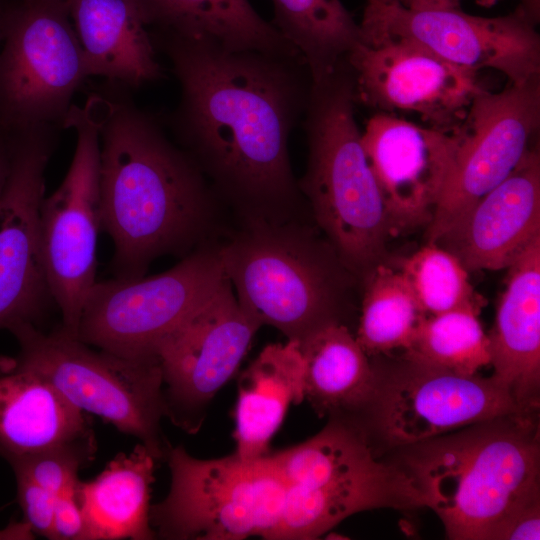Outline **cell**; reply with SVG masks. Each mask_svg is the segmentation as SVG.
I'll return each mask as SVG.
<instances>
[{"mask_svg": "<svg viewBox=\"0 0 540 540\" xmlns=\"http://www.w3.org/2000/svg\"><path fill=\"white\" fill-rule=\"evenodd\" d=\"M270 455L286 489L279 540L316 539L362 511L425 506L408 473L378 461L349 419L332 417L313 437Z\"/></svg>", "mask_w": 540, "mask_h": 540, "instance_id": "obj_6", "label": "cell"}, {"mask_svg": "<svg viewBox=\"0 0 540 540\" xmlns=\"http://www.w3.org/2000/svg\"><path fill=\"white\" fill-rule=\"evenodd\" d=\"M400 3L409 9L427 10V9H457L460 8L462 0H399ZM479 5L492 6L499 0H476Z\"/></svg>", "mask_w": 540, "mask_h": 540, "instance_id": "obj_35", "label": "cell"}, {"mask_svg": "<svg viewBox=\"0 0 540 540\" xmlns=\"http://www.w3.org/2000/svg\"><path fill=\"white\" fill-rule=\"evenodd\" d=\"M478 317L467 309L428 315L405 352L456 373L477 374L491 363L489 338Z\"/></svg>", "mask_w": 540, "mask_h": 540, "instance_id": "obj_29", "label": "cell"}, {"mask_svg": "<svg viewBox=\"0 0 540 540\" xmlns=\"http://www.w3.org/2000/svg\"><path fill=\"white\" fill-rule=\"evenodd\" d=\"M6 10H4L0 5V45L3 38V28H4V19H5Z\"/></svg>", "mask_w": 540, "mask_h": 540, "instance_id": "obj_37", "label": "cell"}, {"mask_svg": "<svg viewBox=\"0 0 540 540\" xmlns=\"http://www.w3.org/2000/svg\"><path fill=\"white\" fill-rule=\"evenodd\" d=\"M151 38L180 86L174 133L220 203L240 223L302 219L305 199L288 149L312 85L302 56L162 31Z\"/></svg>", "mask_w": 540, "mask_h": 540, "instance_id": "obj_1", "label": "cell"}, {"mask_svg": "<svg viewBox=\"0 0 540 540\" xmlns=\"http://www.w3.org/2000/svg\"><path fill=\"white\" fill-rule=\"evenodd\" d=\"M12 159V134L0 128V198L2 196Z\"/></svg>", "mask_w": 540, "mask_h": 540, "instance_id": "obj_36", "label": "cell"}, {"mask_svg": "<svg viewBox=\"0 0 540 540\" xmlns=\"http://www.w3.org/2000/svg\"><path fill=\"white\" fill-rule=\"evenodd\" d=\"M540 538V502L516 513L500 531L498 540H532Z\"/></svg>", "mask_w": 540, "mask_h": 540, "instance_id": "obj_34", "label": "cell"}, {"mask_svg": "<svg viewBox=\"0 0 540 540\" xmlns=\"http://www.w3.org/2000/svg\"><path fill=\"white\" fill-rule=\"evenodd\" d=\"M84 445H97L88 414L36 371L1 357L0 456L10 463Z\"/></svg>", "mask_w": 540, "mask_h": 540, "instance_id": "obj_20", "label": "cell"}, {"mask_svg": "<svg viewBox=\"0 0 540 540\" xmlns=\"http://www.w3.org/2000/svg\"><path fill=\"white\" fill-rule=\"evenodd\" d=\"M261 326L240 306L226 277L156 349L165 417L195 434L217 392L236 374Z\"/></svg>", "mask_w": 540, "mask_h": 540, "instance_id": "obj_15", "label": "cell"}, {"mask_svg": "<svg viewBox=\"0 0 540 540\" xmlns=\"http://www.w3.org/2000/svg\"><path fill=\"white\" fill-rule=\"evenodd\" d=\"M507 269L488 334L490 365L520 408L535 412L540 389V238Z\"/></svg>", "mask_w": 540, "mask_h": 540, "instance_id": "obj_21", "label": "cell"}, {"mask_svg": "<svg viewBox=\"0 0 540 540\" xmlns=\"http://www.w3.org/2000/svg\"><path fill=\"white\" fill-rule=\"evenodd\" d=\"M305 400L300 342L266 345L239 375L234 409L235 454L253 459L270 452L291 404Z\"/></svg>", "mask_w": 540, "mask_h": 540, "instance_id": "obj_23", "label": "cell"}, {"mask_svg": "<svg viewBox=\"0 0 540 540\" xmlns=\"http://www.w3.org/2000/svg\"><path fill=\"white\" fill-rule=\"evenodd\" d=\"M65 0H21L6 9L0 45V128L60 124L87 78Z\"/></svg>", "mask_w": 540, "mask_h": 540, "instance_id": "obj_10", "label": "cell"}, {"mask_svg": "<svg viewBox=\"0 0 540 540\" xmlns=\"http://www.w3.org/2000/svg\"><path fill=\"white\" fill-rule=\"evenodd\" d=\"M517 413L411 445L404 470L453 540H498L519 511L540 502L539 430Z\"/></svg>", "mask_w": 540, "mask_h": 540, "instance_id": "obj_3", "label": "cell"}, {"mask_svg": "<svg viewBox=\"0 0 540 540\" xmlns=\"http://www.w3.org/2000/svg\"><path fill=\"white\" fill-rule=\"evenodd\" d=\"M156 458L142 443L114 457L90 481L78 483L85 540H151L150 499Z\"/></svg>", "mask_w": 540, "mask_h": 540, "instance_id": "obj_24", "label": "cell"}, {"mask_svg": "<svg viewBox=\"0 0 540 540\" xmlns=\"http://www.w3.org/2000/svg\"><path fill=\"white\" fill-rule=\"evenodd\" d=\"M24 522L33 533L54 540L55 496L21 472H14Z\"/></svg>", "mask_w": 540, "mask_h": 540, "instance_id": "obj_32", "label": "cell"}, {"mask_svg": "<svg viewBox=\"0 0 540 540\" xmlns=\"http://www.w3.org/2000/svg\"><path fill=\"white\" fill-rule=\"evenodd\" d=\"M537 24L523 9L504 16L483 17L457 9L414 10L400 1L366 3L361 42L404 40L470 70L504 74L510 84L540 76Z\"/></svg>", "mask_w": 540, "mask_h": 540, "instance_id": "obj_12", "label": "cell"}, {"mask_svg": "<svg viewBox=\"0 0 540 540\" xmlns=\"http://www.w3.org/2000/svg\"><path fill=\"white\" fill-rule=\"evenodd\" d=\"M399 271L427 316L459 309L480 314L486 304L460 260L437 243L427 242L403 259Z\"/></svg>", "mask_w": 540, "mask_h": 540, "instance_id": "obj_30", "label": "cell"}, {"mask_svg": "<svg viewBox=\"0 0 540 540\" xmlns=\"http://www.w3.org/2000/svg\"><path fill=\"white\" fill-rule=\"evenodd\" d=\"M79 479L55 496L54 540H85L86 527L78 495Z\"/></svg>", "mask_w": 540, "mask_h": 540, "instance_id": "obj_33", "label": "cell"}, {"mask_svg": "<svg viewBox=\"0 0 540 540\" xmlns=\"http://www.w3.org/2000/svg\"><path fill=\"white\" fill-rule=\"evenodd\" d=\"M64 128L76 132L70 167L40 207V236L50 289L61 314L59 329L77 338L87 295L96 283L100 213V135L97 95L72 105Z\"/></svg>", "mask_w": 540, "mask_h": 540, "instance_id": "obj_11", "label": "cell"}, {"mask_svg": "<svg viewBox=\"0 0 540 540\" xmlns=\"http://www.w3.org/2000/svg\"><path fill=\"white\" fill-rule=\"evenodd\" d=\"M376 368V367H375ZM368 408L391 444L411 446L452 430L527 412L494 376L464 375L404 351L385 372Z\"/></svg>", "mask_w": 540, "mask_h": 540, "instance_id": "obj_13", "label": "cell"}, {"mask_svg": "<svg viewBox=\"0 0 540 540\" xmlns=\"http://www.w3.org/2000/svg\"><path fill=\"white\" fill-rule=\"evenodd\" d=\"M171 484L150 507L156 536L169 540H279L286 489L270 455L244 459L235 453L198 459L168 446Z\"/></svg>", "mask_w": 540, "mask_h": 540, "instance_id": "obj_7", "label": "cell"}, {"mask_svg": "<svg viewBox=\"0 0 540 540\" xmlns=\"http://www.w3.org/2000/svg\"><path fill=\"white\" fill-rule=\"evenodd\" d=\"M240 227L219 253L243 310L261 327L302 341L319 327L340 322L351 276L327 241L302 219L253 221Z\"/></svg>", "mask_w": 540, "mask_h": 540, "instance_id": "obj_5", "label": "cell"}, {"mask_svg": "<svg viewBox=\"0 0 540 540\" xmlns=\"http://www.w3.org/2000/svg\"><path fill=\"white\" fill-rule=\"evenodd\" d=\"M147 25L216 42L228 49L300 55L249 0H136Z\"/></svg>", "mask_w": 540, "mask_h": 540, "instance_id": "obj_26", "label": "cell"}, {"mask_svg": "<svg viewBox=\"0 0 540 540\" xmlns=\"http://www.w3.org/2000/svg\"><path fill=\"white\" fill-rule=\"evenodd\" d=\"M540 238V153L532 146L511 174L435 243L467 271L507 269Z\"/></svg>", "mask_w": 540, "mask_h": 540, "instance_id": "obj_19", "label": "cell"}, {"mask_svg": "<svg viewBox=\"0 0 540 540\" xmlns=\"http://www.w3.org/2000/svg\"><path fill=\"white\" fill-rule=\"evenodd\" d=\"M347 61L312 81L304 113L308 160L299 189L344 266L364 277L392 237L386 206L363 148Z\"/></svg>", "mask_w": 540, "mask_h": 540, "instance_id": "obj_4", "label": "cell"}, {"mask_svg": "<svg viewBox=\"0 0 540 540\" xmlns=\"http://www.w3.org/2000/svg\"><path fill=\"white\" fill-rule=\"evenodd\" d=\"M101 228L113 278L135 279L166 255L212 241L221 204L198 166L130 100L97 95Z\"/></svg>", "mask_w": 540, "mask_h": 540, "instance_id": "obj_2", "label": "cell"}, {"mask_svg": "<svg viewBox=\"0 0 540 540\" xmlns=\"http://www.w3.org/2000/svg\"><path fill=\"white\" fill-rule=\"evenodd\" d=\"M88 76L128 87L158 80L162 68L136 0H65Z\"/></svg>", "mask_w": 540, "mask_h": 540, "instance_id": "obj_22", "label": "cell"}, {"mask_svg": "<svg viewBox=\"0 0 540 540\" xmlns=\"http://www.w3.org/2000/svg\"><path fill=\"white\" fill-rule=\"evenodd\" d=\"M399 0H367V3H373V4H391L395 3Z\"/></svg>", "mask_w": 540, "mask_h": 540, "instance_id": "obj_38", "label": "cell"}, {"mask_svg": "<svg viewBox=\"0 0 540 540\" xmlns=\"http://www.w3.org/2000/svg\"><path fill=\"white\" fill-rule=\"evenodd\" d=\"M361 138L392 236L428 226L453 165L455 134L377 112L367 121Z\"/></svg>", "mask_w": 540, "mask_h": 540, "instance_id": "obj_18", "label": "cell"}, {"mask_svg": "<svg viewBox=\"0 0 540 540\" xmlns=\"http://www.w3.org/2000/svg\"><path fill=\"white\" fill-rule=\"evenodd\" d=\"M95 446H73L39 453L10 462L14 472H21L56 496L76 482L79 469L95 456Z\"/></svg>", "mask_w": 540, "mask_h": 540, "instance_id": "obj_31", "label": "cell"}, {"mask_svg": "<svg viewBox=\"0 0 540 540\" xmlns=\"http://www.w3.org/2000/svg\"><path fill=\"white\" fill-rule=\"evenodd\" d=\"M219 245L206 243L160 274L96 281L83 306L77 339L123 358L157 359L159 343L226 278Z\"/></svg>", "mask_w": 540, "mask_h": 540, "instance_id": "obj_9", "label": "cell"}, {"mask_svg": "<svg viewBox=\"0 0 540 540\" xmlns=\"http://www.w3.org/2000/svg\"><path fill=\"white\" fill-rule=\"evenodd\" d=\"M9 331L19 344L15 361L51 382L79 410L138 438L157 460L165 457L169 444L160 428L165 406L157 359L93 350L59 327L44 333L25 323Z\"/></svg>", "mask_w": 540, "mask_h": 540, "instance_id": "obj_8", "label": "cell"}, {"mask_svg": "<svg viewBox=\"0 0 540 540\" xmlns=\"http://www.w3.org/2000/svg\"><path fill=\"white\" fill-rule=\"evenodd\" d=\"M272 24L302 56L317 81L361 41L360 25L341 0H272Z\"/></svg>", "mask_w": 540, "mask_h": 540, "instance_id": "obj_27", "label": "cell"}, {"mask_svg": "<svg viewBox=\"0 0 540 540\" xmlns=\"http://www.w3.org/2000/svg\"><path fill=\"white\" fill-rule=\"evenodd\" d=\"M356 102L390 114H414L452 133L485 89L477 72L404 40L359 42L346 57Z\"/></svg>", "mask_w": 540, "mask_h": 540, "instance_id": "obj_17", "label": "cell"}, {"mask_svg": "<svg viewBox=\"0 0 540 540\" xmlns=\"http://www.w3.org/2000/svg\"><path fill=\"white\" fill-rule=\"evenodd\" d=\"M540 127V76L484 90L452 133L453 165L432 221L427 242L435 243L484 195L504 181L532 147Z\"/></svg>", "mask_w": 540, "mask_h": 540, "instance_id": "obj_14", "label": "cell"}, {"mask_svg": "<svg viewBox=\"0 0 540 540\" xmlns=\"http://www.w3.org/2000/svg\"><path fill=\"white\" fill-rule=\"evenodd\" d=\"M304 394L319 416L342 417L368 408L377 388V371L341 322L327 323L300 341Z\"/></svg>", "mask_w": 540, "mask_h": 540, "instance_id": "obj_25", "label": "cell"}, {"mask_svg": "<svg viewBox=\"0 0 540 540\" xmlns=\"http://www.w3.org/2000/svg\"><path fill=\"white\" fill-rule=\"evenodd\" d=\"M365 278L357 335L368 356L409 349L427 317L399 270L378 263Z\"/></svg>", "mask_w": 540, "mask_h": 540, "instance_id": "obj_28", "label": "cell"}, {"mask_svg": "<svg viewBox=\"0 0 540 540\" xmlns=\"http://www.w3.org/2000/svg\"><path fill=\"white\" fill-rule=\"evenodd\" d=\"M55 147L53 126L12 133V159L0 198V329L38 327L57 308L41 247L45 170Z\"/></svg>", "mask_w": 540, "mask_h": 540, "instance_id": "obj_16", "label": "cell"}]
</instances>
